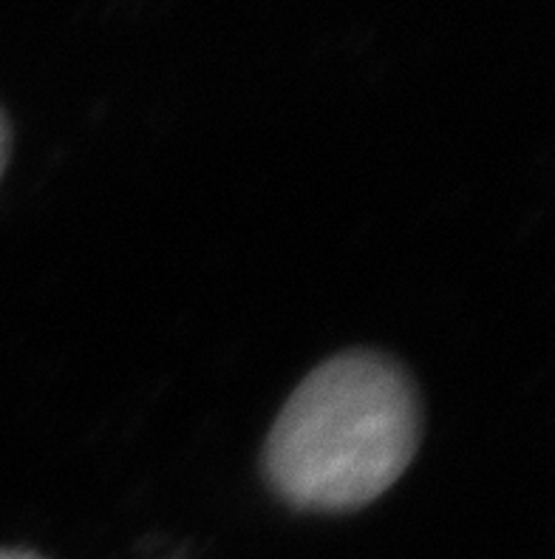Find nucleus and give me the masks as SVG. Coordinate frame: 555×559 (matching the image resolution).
<instances>
[{
  "label": "nucleus",
  "mask_w": 555,
  "mask_h": 559,
  "mask_svg": "<svg viewBox=\"0 0 555 559\" xmlns=\"http://www.w3.org/2000/svg\"><path fill=\"white\" fill-rule=\"evenodd\" d=\"M422 438L417 386L400 364L346 349L303 378L264 447V475L289 506L354 511L406 475Z\"/></svg>",
  "instance_id": "1"
},
{
  "label": "nucleus",
  "mask_w": 555,
  "mask_h": 559,
  "mask_svg": "<svg viewBox=\"0 0 555 559\" xmlns=\"http://www.w3.org/2000/svg\"><path fill=\"white\" fill-rule=\"evenodd\" d=\"M9 156H12V128H9L7 114L0 111V179L9 168Z\"/></svg>",
  "instance_id": "2"
},
{
  "label": "nucleus",
  "mask_w": 555,
  "mask_h": 559,
  "mask_svg": "<svg viewBox=\"0 0 555 559\" xmlns=\"http://www.w3.org/2000/svg\"><path fill=\"white\" fill-rule=\"evenodd\" d=\"M0 559H43L32 551H12V548H0Z\"/></svg>",
  "instance_id": "3"
}]
</instances>
